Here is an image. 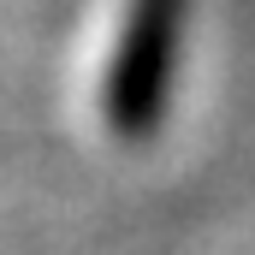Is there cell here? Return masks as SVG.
Returning a JSON list of instances; mask_svg holds the SVG:
<instances>
[{
    "label": "cell",
    "instance_id": "6da1fadb",
    "mask_svg": "<svg viewBox=\"0 0 255 255\" xmlns=\"http://www.w3.org/2000/svg\"><path fill=\"white\" fill-rule=\"evenodd\" d=\"M178 30H184V0H136L130 30L119 42V65L107 77V119L119 136H148L166 101V77L178 60Z\"/></svg>",
    "mask_w": 255,
    "mask_h": 255
}]
</instances>
